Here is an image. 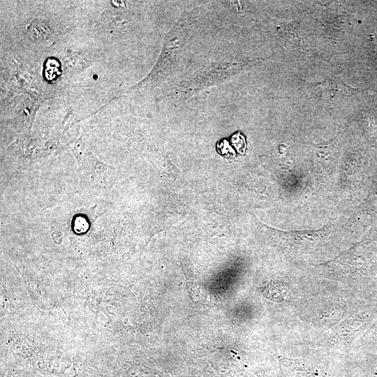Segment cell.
<instances>
[{"mask_svg": "<svg viewBox=\"0 0 377 377\" xmlns=\"http://www.w3.org/2000/svg\"><path fill=\"white\" fill-rule=\"evenodd\" d=\"M28 25L27 31L34 40H43L49 35V28L43 21L34 20Z\"/></svg>", "mask_w": 377, "mask_h": 377, "instance_id": "6da1fadb", "label": "cell"}]
</instances>
